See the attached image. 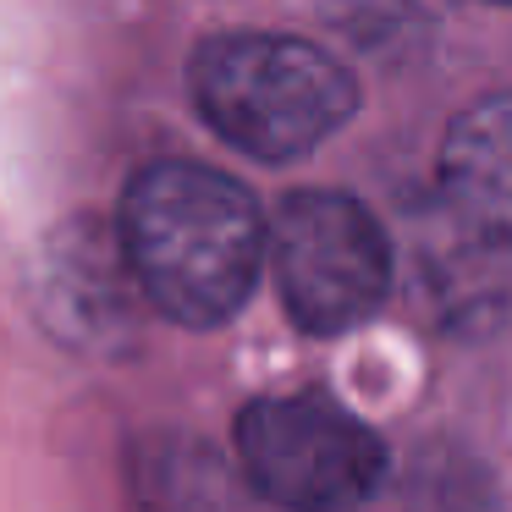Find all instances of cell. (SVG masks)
Returning a JSON list of instances; mask_svg holds the SVG:
<instances>
[{
    "mask_svg": "<svg viewBox=\"0 0 512 512\" xmlns=\"http://www.w3.org/2000/svg\"><path fill=\"white\" fill-rule=\"evenodd\" d=\"M144 303L188 331L226 325L270 259V221L237 177L199 160H149L116 210Z\"/></svg>",
    "mask_w": 512,
    "mask_h": 512,
    "instance_id": "6da1fadb",
    "label": "cell"
},
{
    "mask_svg": "<svg viewBox=\"0 0 512 512\" xmlns=\"http://www.w3.org/2000/svg\"><path fill=\"white\" fill-rule=\"evenodd\" d=\"M188 89L215 138L265 166L314 155L358 111V78L331 50L265 28L210 34L188 61Z\"/></svg>",
    "mask_w": 512,
    "mask_h": 512,
    "instance_id": "7a4b0ae2",
    "label": "cell"
},
{
    "mask_svg": "<svg viewBox=\"0 0 512 512\" xmlns=\"http://www.w3.org/2000/svg\"><path fill=\"white\" fill-rule=\"evenodd\" d=\"M237 463L281 512H358L380 496L391 452L325 391H276L237 413Z\"/></svg>",
    "mask_w": 512,
    "mask_h": 512,
    "instance_id": "3957f363",
    "label": "cell"
},
{
    "mask_svg": "<svg viewBox=\"0 0 512 512\" xmlns=\"http://www.w3.org/2000/svg\"><path fill=\"white\" fill-rule=\"evenodd\" d=\"M281 309L309 336L358 331L391 292V237L364 199L303 188L270 221Z\"/></svg>",
    "mask_w": 512,
    "mask_h": 512,
    "instance_id": "277c9868",
    "label": "cell"
},
{
    "mask_svg": "<svg viewBox=\"0 0 512 512\" xmlns=\"http://www.w3.org/2000/svg\"><path fill=\"white\" fill-rule=\"evenodd\" d=\"M441 204L479 248H512V89L468 105L441 138Z\"/></svg>",
    "mask_w": 512,
    "mask_h": 512,
    "instance_id": "5b68a950",
    "label": "cell"
},
{
    "mask_svg": "<svg viewBox=\"0 0 512 512\" xmlns=\"http://www.w3.org/2000/svg\"><path fill=\"white\" fill-rule=\"evenodd\" d=\"M138 276L122 254V237L94 221L61 226L45 259V314L78 347H111L116 331L133 325Z\"/></svg>",
    "mask_w": 512,
    "mask_h": 512,
    "instance_id": "8992f818",
    "label": "cell"
},
{
    "mask_svg": "<svg viewBox=\"0 0 512 512\" xmlns=\"http://www.w3.org/2000/svg\"><path fill=\"white\" fill-rule=\"evenodd\" d=\"M138 496L149 512H237L232 479L215 452L182 435H155L138 452Z\"/></svg>",
    "mask_w": 512,
    "mask_h": 512,
    "instance_id": "52a82bcc",
    "label": "cell"
},
{
    "mask_svg": "<svg viewBox=\"0 0 512 512\" xmlns=\"http://www.w3.org/2000/svg\"><path fill=\"white\" fill-rule=\"evenodd\" d=\"M496 6H512V0H496Z\"/></svg>",
    "mask_w": 512,
    "mask_h": 512,
    "instance_id": "ba28073f",
    "label": "cell"
}]
</instances>
